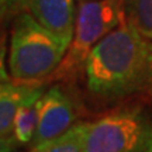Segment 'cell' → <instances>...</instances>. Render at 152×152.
<instances>
[{
	"instance_id": "obj_1",
	"label": "cell",
	"mask_w": 152,
	"mask_h": 152,
	"mask_svg": "<svg viewBox=\"0 0 152 152\" xmlns=\"http://www.w3.org/2000/svg\"><path fill=\"white\" fill-rule=\"evenodd\" d=\"M83 71L87 90L97 97L152 93V42L124 18L92 49Z\"/></svg>"
},
{
	"instance_id": "obj_2",
	"label": "cell",
	"mask_w": 152,
	"mask_h": 152,
	"mask_svg": "<svg viewBox=\"0 0 152 152\" xmlns=\"http://www.w3.org/2000/svg\"><path fill=\"white\" fill-rule=\"evenodd\" d=\"M62 39L49 33L27 11L13 23L9 51V71L13 79L45 82L61 65L68 51Z\"/></svg>"
},
{
	"instance_id": "obj_3",
	"label": "cell",
	"mask_w": 152,
	"mask_h": 152,
	"mask_svg": "<svg viewBox=\"0 0 152 152\" xmlns=\"http://www.w3.org/2000/svg\"><path fill=\"white\" fill-rule=\"evenodd\" d=\"M75 33L61 65L48 80L69 82L85 69L92 49L124 20L123 0H79Z\"/></svg>"
},
{
	"instance_id": "obj_4",
	"label": "cell",
	"mask_w": 152,
	"mask_h": 152,
	"mask_svg": "<svg viewBox=\"0 0 152 152\" xmlns=\"http://www.w3.org/2000/svg\"><path fill=\"white\" fill-rule=\"evenodd\" d=\"M83 152H152V115L125 109L89 123Z\"/></svg>"
},
{
	"instance_id": "obj_5",
	"label": "cell",
	"mask_w": 152,
	"mask_h": 152,
	"mask_svg": "<svg viewBox=\"0 0 152 152\" xmlns=\"http://www.w3.org/2000/svg\"><path fill=\"white\" fill-rule=\"evenodd\" d=\"M39 104V121L37 132L31 145H38L45 141L54 140L75 125L76 106L71 94L64 86L55 85L47 89L38 100Z\"/></svg>"
},
{
	"instance_id": "obj_6",
	"label": "cell",
	"mask_w": 152,
	"mask_h": 152,
	"mask_svg": "<svg viewBox=\"0 0 152 152\" xmlns=\"http://www.w3.org/2000/svg\"><path fill=\"white\" fill-rule=\"evenodd\" d=\"M23 10L30 13L68 47L71 45L77 16L73 0H26Z\"/></svg>"
},
{
	"instance_id": "obj_7",
	"label": "cell",
	"mask_w": 152,
	"mask_h": 152,
	"mask_svg": "<svg viewBox=\"0 0 152 152\" xmlns=\"http://www.w3.org/2000/svg\"><path fill=\"white\" fill-rule=\"evenodd\" d=\"M45 92L44 82H26L11 77L0 83V138L13 135L14 118L26 103L38 100Z\"/></svg>"
},
{
	"instance_id": "obj_8",
	"label": "cell",
	"mask_w": 152,
	"mask_h": 152,
	"mask_svg": "<svg viewBox=\"0 0 152 152\" xmlns=\"http://www.w3.org/2000/svg\"><path fill=\"white\" fill-rule=\"evenodd\" d=\"M89 123H76L62 135L34 145L31 152H83Z\"/></svg>"
},
{
	"instance_id": "obj_9",
	"label": "cell",
	"mask_w": 152,
	"mask_h": 152,
	"mask_svg": "<svg viewBox=\"0 0 152 152\" xmlns=\"http://www.w3.org/2000/svg\"><path fill=\"white\" fill-rule=\"evenodd\" d=\"M125 21L152 42V0H123Z\"/></svg>"
},
{
	"instance_id": "obj_10",
	"label": "cell",
	"mask_w": 152,
	"mask_h": 152,
	"mask_svg": "<svg viewBox=\"0 0 152 152\" xmlns=\"http://www.w3.org/2000/svg\"><path fill=\"white\" fill-rule=\"evenodd\" d=\"M38 100L26 103L17 111L16 118H14L13 135L16 137L18 144L31 142L35 132H37L38 121H39V104H38Z\"/></svg>"
},
{
	"instance_id": "obj_11",
	"label": "cell",
	"mask_w": 152,
	"mask_h": 152,
	"mask_svg": "<svg viewBox=\"0 0 152 152\" xmlns=\"http://www.w3.org/2000/svg\"><path fill=\"white\" fill-rule=\"evenodd\" d=\"M10 80V76L6 68V44H4V35L0 33V83Z\"/></svg>"
},
{
	"instance_id": "obj_12",
	"label": "cell",
	"mask_w": 152,
	"mask_h": 152,
	"mask_svg": "<svg viewBox=\"0 0 152 152\" xmlns=\"http://www.w3.org/2000/svg\"><path fill=\"white\" fill-rule=\"evenodd\" d=\"M26 0H0V14L11 13V11H21L23 4Z\"/></svg>"
},
{
	"instance_id": "obj_13",
	"label": "cell",
	"mask_w": 152,
	"mask_h": 152,
	"mask_svg": "<svg viewBox=\"0 0 152 152\" xmlns=\"http://www.w3.org/2000/svg\"><path fill=\"white\" fill-rule=\"evenodd\" d=\"M18 141L16 140V137L11 135L7 138H0V152H11L14 151V148L17 147Z\"/></svg>"
}]
</instances>
